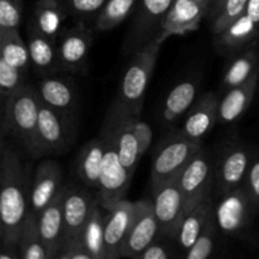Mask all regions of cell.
<instances>
[{"label":"cell","instance_id":"cell-16","mask_svg":"<svg viewBox=\"0 0 259 259\" xmlns=\"http://www.w3.org/2000/svg\"><path fill=\"white\" fill-rule=\"evenodd\" d=\"M159 227L149 200L136 201V215L124 244L121 258H138V255L158 238Z\"/></svg>","mask_w":259,"mask_h":259},{"label":"cell","instance_id":"cell-11","mask_svg":"<svg viewBox=\"0 0 259 259\" xmlns=\"http://www.w3.org/2000/svg\"><path fill=\"white\" fill-rule=\"evenodd\" d=\"M154 214L159 227L161 237L171 238L175 240L180 224L187 209L186 197L180 187L179 181L174 180L152 189Z\"/></svg>","mask_w":259,"mask_h":259},{"label":"cell","instance_id":"cell-41","mask_svg":"<svg viewBox=\"0 0 259 259\" xmlns=\"http://www.w3.org/2000/svg\"><path fill=\"white\" fill-rule=\"evenodd\" d=\"M172 257H175L174 248L157 238L138 255V259H169Z\"/></svg>","mask_w":259,"mask_h":259},{"label":"cell","instance_id":"cell-2","mask_svg":"<svg viewBox=\"0 0 259 259\" xmlns=\"http://www.w3.org/2000/svg\"><path fill=\"white\" fill-rule=\"evenodd\" d=\"M39 108V95L29 85L2 101L3 136L14 137L33 158L43 157L38 138Z\"/></svg>","mask_w":259,"mask_h":259},{"label":"cell","instance_id":"cell-22","mask_svg":"<svg viewBox=\"0 0 259 259\" xmlns=\"http://www.w3.org/2000/svg\"><path fill=\"white\" fill-rule=\"evenodd\" d=\"M214 196L209 195L205 199L195 202L194 205L189 206L185 211L184 218L180 224L179 232H177L175 242L179 245L180 250L184 254L187 249L194 245L197 238L202 234L205 228L214 218V204H212Z\"/></svg>","mask_w":259,"mask_h":259},{"label":"cell","instance_id":"cell-1","mask_svg":"<svg viewBox=\"0 0 259 259\" xmlns=\"http://www.w3.org/2000/svg\"><path fill=\"white\" fill-rule=\"evenodd\" d=\"M0 239L2 248L18 250L20 234L29 214L30 187L19 154L5 139L0 146Z\"/></svg>","mask_w":259,"mask_h":259},{"label":"cell","instance_id":"cell-33","mask_svg":"<svg viewBox=\"0 0 259 259\" xmlns=\"http://www.w3.org/2000/svg\"><path fill=\"white\" fill-rule=\"evenodd\" d=\"M137 0H108L94 22V29L108 32L118 27L136 8Z\"/></svg>","mask_w":259,"mask_h":259},{"label":"cell","instance_id":"cell-14","mask_svg":"<svg viewBox=\"0 0 259 259\" xmlns=\"http://www.w3.org/2000/svg\"><path fill=\"white\" fill-rule=\"evenodd\" d=\"M35 90L42 104L63 115L78 119L80 98L77 86L71 78L58 76V73L40 77L35 85Z\"/></svg>","mask_w":259,"mask_h":259},{"label":"cell","instance_id":"cell-26","mask_svg":"<svg viewBox=\"0 0 259 259\" xmlns=\"http://www.w3.org/2000/svg\"><path fill=\"white\" fill-rule=\"evenodd\" d=\"M258 82L259 72L255 73L247 82L225 91V95L220 99L219 103L218 123L230 124L242 118L243 114L248 110L253 99H254L255 91L258 89Z\"/></svg>","mask_w":259,"mask_h":259},{"label":"cell","instance_id":"cell-40","mask_svg":"<svg viewBox=\"0 0 259 259\" xmlns=\"http://www.w3.org/2000/svg\"><path fill=\"white\" fill-rule=\"evenodd\" d=\"M57 259H94L91 253L89 252L86 245L83 244L82 239L76 238V239L67 240L63 244L62 250L58 254Z\"/></svg>","mask_w":259,"mask_h":259},{"label":"cell","instance_id":"cell-24","mask_svg":"<svg viewBox=\"0 0 259 259\" xmlns=\"http://www.w3.org/2000/svg\"><path fill=\"white\" fill-rule=\"evenodd\" d=\"M259 25L255 24L247 14H243L232 23L227 29L214 35V45L222 56L232 57L252 42L257 40Z\"/></svg>","mask_w":259,"mask_h":259},{"label":"cell","instance_id":"cell-20","mask_svg":"<svg viewBox=\"0 0 259 259\" xmlns=\"http://www.w3.org/2000/svg\"><path fill=\"white\" fill-rule=\"evenodd\" d=\"M207 13L209 9L195 0H174L162 23L159 38L164 42L172 35H184L196 30Z\"/></svg>","mask_w":259,"mask_h":259},{"label":"cell","instance_id":"cell-4","mask_svg":"<svg viewBox=\"0 0 259 259\" xmlns=\"http://www.w3.org/2000/svg\"><path fill=\"white\" fill-rule=\"evenodd\" d=\"M253 149L239 139H229L215 156L214 191L218 196L244 186Z\"/></svg>","mask_w":259,"mask_h":259},{"label":"cell","instance_id":"cell-21","mask_svg":"<svg viewBox=\"0 0 259 259\" xmlns=\"http://www.w3.org/2000/svg\"><path fill=\"white\" fill-rule=\"evenodd\" d=\"M27 45L29 48L30 67L39 77L62 72L57 52V40L43 34L30 20L27 25Z\"/></svg>","mask_w":259,"mask_h":259},{"label":"cell","instance_id":"cell-43","mask_svg":"<svg viewBox=\"0 0 259 259\" xmlns=\"http://www.w3.org/2000/svg\"><path fill=\"white\" fill-rule=\"evenodd\" d=\"M195 2L200 3V4H202V5H205V7H206L207 9H209L210 4H211V0H195Z\"/></svg>","mask_w":259,"mask_h":259},{"label":"cell","instance_id":"cell-35","mask_svg":"<svg viewBox=\"0 0 259 259\" xmlns=\"http://www.w3.org/2000/svg\"><path fill=\"white\" fill-rule=\"evenodd\" d=\"M27 75L28 72L10 65L7 61L0 58V95H2V101L27 85L25 83Z\"/></svg>","mask_w":259,"mask_h":259},{"label":"cell","instance_id":"cell-8","mask_svg":"<svg viewBox=\"0 0 259 259\" xmlns=\"http://www.w3.org/2000/svg\"><path fill=\"white\" fill-rule=\"evenodd\" d=\"M78 119L63 115L40 101L38 138L45 156H60L68 151L77 136Z\"/></svg>","mask_w":259,"mask_h":259},{"label":"cell","instance_id":"cell-30","mask_svg":"<svg viewBox=\"0 0 259 259\" xmlns=\"http://www.w3.org/2000/svg\"><path fill=\"white\" fill-rule=\"evenodd\" d=\"M0 58L25 72L32 68L29 48L27 40L20 37L19 29L0 30Z\"/></svg>","mask_w":259,"mask_h":259},{"label":"cell","instance_id":"cell-32","mask_svg":"<svg viewBox=\"0 0 259 259\" xmlns=\"http://www.w3.org/2000/svg\"><path fill=\"white\" fill-rule=\"evenodd\" d=\"M18 252L23 259H50L38 227V215L28 214L18 243Z\"/></svg>","mask_w":259,"mask_h":259},{"label":"cell","instance_id":"cell-29","mask_svg":"<svg viewBox=\"0 0 259 259\" xmlns=\"http://www.w3.org/2000/svg\"><path fill=\"white\" fill-rule=\"evenodd\" d=\"M197 95V82L192 78L177 83L168 93L163 104V119L167 123H174L195 104Z\"/></svg>","mask_w":259,"mask_h":259},{"label":"cell","instance_id":"cell-34","mask_svg":"<svg viewBox=\"0 0 259 259\" xmlns=\"http://www.w3.org/2000/svg\"><path fill=\"white\" fill-rule=\"evenodd\" d=\"M218 232L219 229H218L215 219L212 218L202 234L197 238L194 245L182 254V257L186 259H207L211 257L217 249Z\"/></svg>","mask_w":259,"mask_h":259},{"label":"cell","instance_id":"cell-13","mask_svg":"<svg viewBox=\"0 0 259 259\" xmlns=\"http://www.w3.org/2000/svg\"><path fill=\"white\" fill-rule=\"evenodd\" d=\"M214 169L215 157L204 147L182 169L177 181L186 197L187 207L212 194Z\"/></svg>","mask_w":259,"mask_h":259},{"label":"cell","instance_id":"cell-25","mask_svg":"<svg viewBox=\"0 0 259 259\" xmlns=\"http://www.w3.org/2000/svg\"><path fill=\"white\" fill-rule=\"evenodd\" d=\"M104 154H105V141L103 136L89 141L81 148L76 157L75 175L83 186L96 191L99 186L103 168Z\"/></svg>","mask_w":259,"mask_h":259},{"label":"cell","instance_id":"cell-12","mask_svg":"<svg viewBox=\"0 0 259 259\" xmlns=\"http://www.w3.org/2000/svg\"><path fill=\"white\" fill-rule=\"evenodd\" d=\"M100 204L96 191L76 184H66L62 194V209L67 240L81 237L96 205ZM65 244V243H63Z\"/></svg>","mask_w":259,"mask_h":259},{"label":"cell","instance_id":"cell-28","mask_svg":"<svg viewBox=\"0 0 259 259\" xmlns=\"http://www.w3.org/2000/svg\"><path fill=\"white\" fill-rule=\"evenodd\" d=\"M68 17L65 2L61 0H37L30 22L47 37L57 40L63 30V23Z\"/></svg>","mask_w":259,"mask_h":259},{"label":"cell","instance_id":"cell-37","mask_svg":"<svg viewBox=\"0 0 259 259\" xmlns=\"http://www.w3.org/2000/svg\"><path fill=\"white\" fill-rule=\"evenodd\" d=\"M23 0H0V30L19 29Z\"/></svg>","mask_w":259,"mask_h":259},{"label":"cell","instance_id":"cell-27","mask_svg":"<svg viewBox=\"0 0 259 259\" xmlns=\"http://www.w3.org/2000/svg\"><path fill=\"white\" fill-rule=\"evenodd\" d=\"M259 72V42L254 40L230 57V62L223 76V90L247 82Z\"/></svg>","mask_w":259,"mask_h":259},{"label":"cell","instance_id":"cell-15","mask_svg":"<svg viewBox=\"0 0 259 259\" xmlns=\"http://www.w3.org/2000/svg\"><path fill=\"white\" fill-rule=\"evenodd\" d=\"M63 172L60 164L45 159L37 166L30 187L29 212L39 215L63 191Z\"/></svg>","mask_w":259,"mask_h":259},{"label":"cell","instance_id":"cell-39","mask_svg":"<svg viewBox=\"0 0 259 259\" xmlns=\"http://www.w3.org/2000/svg\"><path fill=\"white\" fill-rule=\"evenodd\" d=\"M131 124L132 129H133L134 134H136L137 139L139 143V151H141V156L143 157L146 152L148 151L152 143V137H153V132L152 128L141 119V116H131Z\"/></svg>","mask_w":259,"mask_h":259},{"label":"cell","instance_id":"cell-3","mask_svg":"<svg viewBox=\"0 0 259 259\" xmlns=\"http://www.w3.org/2000/svg\"><path fill=\"white\" fill-rule=\"evenodd\" d=\"M163 43L159 38L154 39L131 56L118 95L110 108L128 115L141 116L147 88Z\"/></svg>","mask_w":259,"mask_h":259},{"label":"cell","instance_id":"cell-18","mask_svg":"<svg viewBox=\"0 0 259 259\" xmlns=\"http://www.w3.org/2000/svg\"><path fill=\"white\" fill-rule=\"evenodd\" d=\"M131 116L128 114H123L115 109L110 108L106 115L105 124L110 128L111 133L115 141L116 151L120 157L121 163L124 164L129 174L133 176L141 161V151L139 143L132 129Z\"/></svg>","mask_w":259,"mask_h":259},{"label":"cell","instance_id":"cell-6","mask_svg":"<svg viewBox=\"0 0 259 259\" xmlns=\"http://www.w3.org/2000/svg\"><path fill=\"white\" fill-rule=\"evenodd\" d=\"M201 148L202 143L190 141L180 131L167 137L152 162V189L176 180Z\"/></svg>","mask_w":259,"mask_h":259},{"label":"cell","instance_id":"cell-36","mask_svg":"<svg viewBox=\"0 0 259 259\" xmlns=\"http://www.w3.org/2000/svg\"><path fill=\"white\" fill-rule=\"evenodd\" d=\"M106 2L108 0H65V5L68 15L76 20L75 23H86L91 25Z\"/></svg>","mask_w":259,"mask_h":259},{"label":"cell","instance_id":"cell-9","mask_svg":"<svg viewBox=\"0 0 259 259\" xmlns=\"http://www.w3.org/2000/svg\"><path fill=\"white\" fill-rule=\"evenodd\" d=\"M257 212L258 209L243 186L220 196L217 207H214V219L219 232L235 235L249 227Z\"/></svg>","mask_w":259,"mask_h":259},{"label":"cell","instance_id":"cell-5","mask_svg":"<svg viewBox=\"0 0 259 259\" xmlns=\"http://www.w3.org/2000/svg\"><path fill=\"white\" fill-rule=\"evenodd\" d=\"M101 136L105 141V154L96 195L100 205L106 210L125 199L133 176L121 163L114 136L105 123L101 129Z\"/></svg>","mask_w":259,"mask_h":259},{"label":"cell","instance_id":"cell-10","mask_svg":"<svg viewBox=\"0 0 259 259\" xmlns=\"http://www.w3.org/2000/svg\"><path fill=\"white\" fill-rule=\"evenodd\" d=\"M93 47V29L86 23L63 28L57 39V52L62 72L85 73Z\"/></svg>","mask_w":259,"mask_h":259},{"label":"cell","instance_id":"cell-42","mask_svg":"<svg viewBox=\"0 0 259 259\" xmlns=\"http://www.w3.org/2000/svg\"><path fill=\"white\" fill-rule=\"evenodd\" d=\"M244 13L255 24L259 25V0H249Z\"/></svg>","mask_w":259,"mask_h":259},{"label":"cell","instance_id":"cell-19","mask_svg":"<svg viewBox=\"0 0 259 259\" xmlns=\"http://www.w3.org/2000/svg\"><path fill=\"white\" fill-rule=\"evenodd\" d=\"M220 99L217 94L206 93L195 101L185 116L181 132L190 141L202 143L205 137L218 123Z\"/></svg>","mask_w":259,"mask_h":259},{"label":"cell","instance_id":"cell-7","mask_svg":"<svg viewBox=\"0 0 259 259\" xmlns=\"http://www.w3.org/2000/svg\"><path fill=\"white\" fill-rule=\"evenodd\" d=\"M174 0H141L124 40V55L132 56L161 37L162 23ZM161 39V38H159Z\"/></svg>","mask_w":259,"mask_h":259},{"label":"cell","instance_id":"cell-38","mask_svg":"<svg viewBox=\"0 0 259 259\" xmlns=\"http://www.w3.org/2000/svg\"><path fill=\"white\" fill-rule=\"evenodd\" d=\"M244 187L259 211V151L253 152Z\"/></svg>","mask_w":259,"mask_h":259},{"label":"cell","instance_id":"cell-23","mask_svg":"<svg viewBox=\"0 0 259 259\" xmlns=\"http://www.w3.org/2000/svg\"><path fill=\"white\" fill-rule=\"evenodd\" d=\"M62 194L38 215V227H39L40 235L47 248L50 259H57L58 254L62 250L66 238Z\"/></svg>","mask_w":259,"mask_h":259},{"label":"cell","instance_id":"cell-17","mask_svg":"<svg viewBox=\"0 0 259 259\" xmlns=\"http://www.w3.org/2000/svg\"><path fill=\"white\" fill-rule=\"evenodd\" d=\"M136 215V201L124 199L106 209L105 215V250L106 259L121 258Z\"/></svg>","mask_w":259,"mask_h":259},{"label":"cell","instance_id":"cell-31","mask_svg":"<svg viewBox=\"0 0 259 259\" xmlns=\"http://www.w3.org/2000/svg\"><path fill=\"white\" fill-rule=\"evenodd\" d=\"M105 215L106 210L100 204L96 205L85 229L81 233V239L94 259H106Z\"/></svg>","mask_w":259,"mask_h":259}]
</instances>
